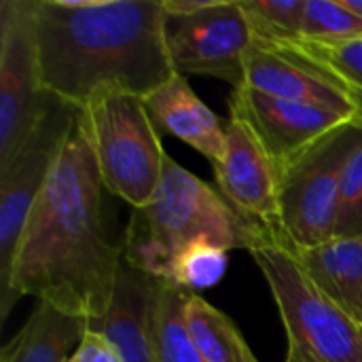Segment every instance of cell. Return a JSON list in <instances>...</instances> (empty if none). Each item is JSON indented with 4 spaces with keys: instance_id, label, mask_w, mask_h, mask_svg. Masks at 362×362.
<instances>
[{
    "instance_id": "obj_10",
    "label": "cell",
    "mask_w": 362,
    "mask_h": 362,
    "mask_svg": "<svg viewBox=\"0 0 362 362\" xmlns=\"http://www.w3.org/2000/svg\"><path fill=\"white\" fill-rule=\"evenodd\" d=\"M242 87L362 117L361 106L348 85L337 78L303 40L269 42L252 36Z\"/></svg>"
},
{
    "instance_id": "obj_11",
    "label": "cell",
    "mask_w": 362,
    "mask_h": 362,
    "mask_svg": "<svg viewBox=\"0 0 362 362\" xmlns=\"http://www.w3.org/2000/svg\"><path fill=\"white\" fill-rule=\"evenodd\" d=\"M225 153L214 170L216 189L242 214L272 229L286 246L280 218V168L265 151L255 129L229 112L225 123Z\"/></svg>"
},
{
    "instance_id": "obj_21",
    "label": "cell",
    "mask_w": 362,
    "mask_h": 362,
    "mask_svg": "<svg viewBox=\"0 0 362 362\" xmlns=\"http://www.w3.org/2000/svg\"><path fill=\"white\" fill-rule=\"evenodd\" d=\"M227 252V248L212 242H195L176 255L165 282H172L189 293L212 288L225 276L229 261Z\"/></svg>"
},
{
    "instance_id": "obj_3",
    "label": "cell",
    "mask_w": 362,
    "mask_h": 362,
    "mask_svg": "<svg viewBox=\"0 0 362 362\" xmlns=\"http://www.w3.org/2000/svg\"><path fill=\"white\" fill-rule=\"evenodd\" d=\"M195 242L248 252L276 244L286 246L272 229L233 208L216 187L168 155L153 202L132 210L121 244L123 257L144 274L165 280L176 255Z\"/></svg>"
},
{
    "instance_id": "obj_9",
    "label": "cell",
    "mask_w": 362,
    "mask_h": 362,
    "mask_svg": "<svg viewBox=\"0 0 362 362\" xmlns=\"http://www.w3.org/2000/svg\"><path fill=\"white\" fill-rule=\"evenodd\" d=\"M78 108L53 100L17 157L0 170V299L11 286V272L28 218L76 125Z\"/></svg>"
},
{
    "instance_id": "obj_1",
    "label": "cell",
    "mask_w": 362,
    "mask_h": 362,
    "mask_svg": "<svg viewBox=\"0 0 362 362\" xmlns=\"http://www.w3.org/2000/svg\"><path fill=\"white\" fill-rule=\"evenodd\" d=\"M102 189L93 153L74 125L21 233L0 322L21 297L87 322L106 314L123 246L104 235Z\"/></svg>"
},
{
    "instance_id": "obj_22",
    "label": "cell",
    "mask_w": 362,
    "mask_h": 362,
    "mask_svg": "<svg viewBox=\"0 0 362 362\" xmlns=\"http://www.w3.org/2000/svg\"><path fill=\"white\" fill-rule=\"evenodd\" d=\"M335 238H362V142L341 174Z\"/></svg>"
},
{
    "instance_id": "obj_4",
    "label": "cell",
    "mask_w": 362,
    "mask_h": 362,
    "mask_svg": "<svg viewBox=\"0 0 362 362\" xmlns=\"http://www.w3.org/2000/svg\"><path fill=\"white\" fill-rule=\"evenodd\" d=\"M276 299L286 339V362H362V325L339 308L288 246L250 252Z\"/></svg>"
},
{
    "instance_id": "obj_15",
    "label": "cell",
    "mask_w": 362,
    "mask_h": 362,
    "mask_svg": "<svg viewBox=\"0 0 362 362\" xmlns=\"http://www.w3.org/2000/svg\"><path fill=\"white\" fill-rule=\"evenodd\" d=\"M295 252L318 288L362 325V238H333Z\"/></svg>"
},
{
    "instance_id": "obj_16",
    "label": "cell",
    "mask_w": 362,
    "mask_h": 362,
    "mask_svg": "<svg viewBox=\"0 0 362 362\" xmlns=\"http://www.w3.org/2000/svg\"><path fill=\"white\" fill-rule=\"evenodd\" d=\"M87 333V320L38 303L21 331L4 346L0 362H64Z\"/></svg>"
},
{
    "instance_id": "obj_18",
    "label": "cell",
    "mask_w": 362,
    "mask_h": 362,
    "mask_svg": "<svg viewBox=\"0 0 362 362\" xmlns=\"http://www.w3.org/2000/svg\"><path fill=\"white\" fill-rule=\"evenodd\" d=\"M187 295L189 291L159 280L153 314L155 362H204L185 320Z\"/></svg>"
},
{
    "instance_id": "obj_2",
    "label": "cell",
    "mask_w": 362,
    "mask_h": 362,
    "mask_svg": "<svg viewBox=\"0 0 362 362\" xmlns=\"http://www.w3.org/2000/svg\"><path fill=\"white\" fill-rule=\"evenodd\" d=\"M42 89L85 108L106 95L148 98L176 70L163 40V0H34Z\"/></svg>"
},
{
    "instance_id": "obj_25",
    "label": "cell",
    "mask_w": 362,
    "mask_h": 362,
    "mask_svg": "<svg viewBox=\"0 0 362 362\" xmlns=\"http://www.w3.org/2000/svg\"><path fill=\"white\" fill-rule=\"evenodd\" d=\"M344 4H346L350 11H354L356 15H361L362 17V0H344Z\"/></svg>"
},
{
    "instance_id": "obj_23",
    "label": "cell",
    "mask_w": 362,
    "mask_h": 362,
    "mask_svg": "<svg viewBox=\"0 0 362 362\" xmlns=\"http://www.w3.org/2000/svg\"><path fill=\"white\" fill-rule=\"evenodd\" d=\"M303 45L354 93L362 112V38L341 42V45Z\"/></svg>"
},
{
    "instance_id": "obj_14",
    "label": "cell",
    "mask_w": 362,
    "mask_h": 362,
    "mask_svg": "<svg viewBox=\"0 0 362 362\" xmlns=\"http://www.w3.org/2000/svg\"><path fill=\"white\" fill-rule=\"evenodd\" d=\"M144 104L159 132L193 146L212 165L221 161L227 142L225 125L221 117L199 100L187 76L176 72L168 83L144 98Z\"/></svg>"
},
{
    "instance_id": "obj_13",
    "label": "cell",
    "mask_w": 362,
    "mask_h": 362,
    "mask_svg": "<svg viewBox=\"0 0 362 362\" xmlns=\"http://www.w3.org/2000/svg\"><path fill=\"white\" fill-rule=\"evenodd\" d=\"M157 286V278L134 267L123 257L106 314L87 322V329L100 333L123 362H155L153 314Z\"/></svg>"
},
{
    "instance_id": "obj_24",
    "label": "cell",
    "mask_w": 362,
    "mask_h": 362,
    "mask_svg": "<svg viewBox=\"0 0 362 362\" xmlns=\"http://www.w3.org/2000/svg\"><path fill=\"white\" fill-rule=\"evenodd\" d=\"M64 362H123L117 350L95 331H89L78 341L76 350Z\"/></svg>"
},
{
    "instance_id": "obj_17",
    "label": "cell",
    "mask_w": 362,
    "mask_h": 362,
    "mask_svg": "<svg viewBox=\"0 0 362 362\" xmlns=\"http://www.w3.org/2000/svg\"><path fill=\"white\" fill-rule=\"evenodd\" d=\"M185 320L204 362H259L235 322L202 295H187Z\"/></svg>"
},
{
    "instance_id": "obj_19",
    "label": "cell",
    "mask_w": 362,
    "mask_h": 362,
    "mask_svg": "<svg viewBox=\"0 0 362 362\" xmlns=\"http://www.w3.org/2000/svg\"><path fill=\"white\" fill-rule=\"evenodd\" d=\"M362 38V17L344 0H305L301 40L314 45H341Z\"/></svg>"
},
{
    "instance_id": "obj_7",
    "label": "cell",
    "mask_w": 362,
    "mask_h": 362,
    "mask_svg": "<svg viewBox=\"0 0 362 362\" xmlns=\"http://www.w3.org/2000/svg\"><path fill=\"white\" fill-rule=\"evenodd\" d=\"M362 142V119L322 138L280 170V218L293 250L335 238L339 182Z\"/></svg>"
},
{
    "instance_id": "obj_12",
    "label": "cell",
    "mask_w": 362,
    "mask_h": 362,
    "mask_svg": "<svg viewBox=\"0 0 362 362\" xmlns=\"http://www.w3.org/2000/svg\"><path fill=\"white\" fill-rule=\"evenodd\" d=\"M229 112L242 117L255 129L280 170L329 134L362 119L248 87L231 91Z\"/></svg>"
},
{
    "instance_id": "obj_20",
    "label": "cell",
    "mask_w": 362,
    "mask_h": 362,
    "mask_svg": "<svg viewBox=\"0 0 362 362\" xmlns=\"http://www.w3.org/2000/svg\"><path fill=\"white\" fill-rule=\"evenodd\" d=\"M252 36L269 42L301 40L305 0H240Z\"/></svg>"
},
{
    "instance_id": "obj_8",
    "label": "cell",
    "mask_w": 362,
    "mask_h": 362,
    "mask_svg": "<svg viewBox=\"0 0 362 362\" xmlns=\"http://www.w3.org/2000/svg\"><path fill=\"white\" fill-rule=\"evenodd\" d=\"M40 85L34 0L0 2V170L28 142L53 104Z\"/></svg>"
},
{
    "instance_id": "obj_6",
    "label": "cell",
    "mask_w": 362,
    "mask_h": 362,
    "mask_svg": "<svg viewBox=\"0 0 362 362\" xmlns=\"http://www.w3.org/2000/svg\"><path fill=\"white\" fill-rule=\"evenodd\" d=\"M163 40L178 74L244 85L252 30L240 0H163Z\"/></svg>"
},
{
    "instance_id": "obj_5",
    "label": "cell",
    "mask_w": 362,
    "mask_h": 362,
    "mask_svg": "<svg viewBox=\"0 0 362 362\" xmlns=\"http://www.w3.org/2000/svg\"><path fill=\"white\" fill-rule=\"evenodd\" d=\"M76 127L87 140L102 187L132 210L153 202L168 153L142 98L106 95L78 110Z\"/></svg>"
}]
</instances>
